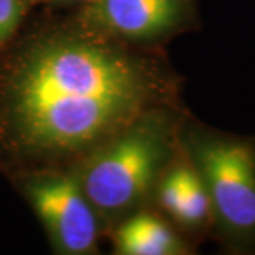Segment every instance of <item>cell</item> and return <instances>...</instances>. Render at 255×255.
<instances>
[{
  "mask_svg": "<svg viewBox=\"0 0 255 255\" xmlns=\"http://www.w3.org/2000/svg\"><path fill=\"white\" fill-rule=\"evenodd\" d=\"M46 1H50V3H55V4H90L95 0H46Z\"/></svg>",
  "mask_w": 255,
  "mask_h": 255,
  "instance_id": "9c48e42d",
  "label": "cell"
},
{
  "mask_svg": "<svg viewBox=\"0 0 255 255\" xmlns=\"http://www.w3.org/2000/svg\"><path fill=\"white\" fill-rule=\"evenodd\" d=\"M124 43L160 48L197 27L196 0H95L74 14Z\"/></svg>",
  "mask_w": 255,
  "mask_h": 255,
  "instance_id": "5b68a950",
  "label": "cell"
},
{
  "mask_svg": "<svg viewBox=\"0 0 255 255\" xmlns=\"http://www.w3.org/2000/svg\"><path fill=\"white\" fill-rule=\"evenodd\" d=\"M187 114L183 102L145 111L71 167L104 234L128 216L152 207L156 184L180 150Z\"/></svg>",
  "mask_w": 255,
  "mask_h": 255,
  "instance_id": "7a4b0ae2",
  "label": "cell"
},
{
  "mask_svg": "<svg viewBox=\"0 0 255 255\" xmlns=\"http://www.w3.org/2000/svg\"><path fill=\"white\" fill-rule=\"evenodd\" d=\"M179 140L209 194L211 236L230 254L255 255V136L210 127L189 112Z\"/></svg>",
  "mask_w": 255,
  "mask_h": 255,
  "instance_id": "3957f363",
  "label": "cell"
},
{
  "mask_svg": "<svg viewBox=\"0 0 255 255\" xmlns=\"http://www.w3.org/2000/svg\"><path fill=\"white\" fill-rule=\"evenodd\" d=\"M27 9V0H0V47L17 33Z\"/></svg>",
  "mask_w": 255,
  "mask_h": 255,
  "instance_id": "ba28073f",
  "label": "cell"
},
{
  "mask_svg": "<svg viewBox=\"0 0 255 255\" xmlns=\"http://www.w3.org/2000/svg\"><path fill=\"white\" fill-rule=\"evenodd\" d=\"M18 182L55 254L100 253L102 226L71 167L20 173Z\"/></svg>",
  "mask_w": 255,
  "mask_h": 255,
  "instance_id": "277c9868",
  "label": "cell"
},
{
  "mask_svg": "<svg viewBox=\"0 0 255 255\" xmlns=\"http://www.w3.org/2000/svg\"><path fill=\"white\" fill-rule=\"evenodd\" d=\"M118 255H190V238L153 207L128 216L108 233Z\"/></svg>",
  "mask_w": 255,
  "mask_h": 255,
  "instance_id": "52a82bcc",
  "label": "cell"
},
{
  "mask_svg": "<svg viewBox=\"0 0 255 255\" xmlns=\"http://www.w3.org/2000/svg\"><path fill=\"white\" fill-rule=\"evenodd\" d=\"M183 80L162 47L74 14L46 21L0 57V155L18 174L74 167L145 111L183 102Z\"/></svg>",
  "mask_w": 255,
  "mask_h": 255,
  "instance_id": "6da1fadb",
  "label": "cell"
},
{
  "mask_svg": "<svg viewBox=\"0 0 255 255\" xmlns=\"http://www.w3.org/2000/svg\"><path fill=\"white\" fill-rule=\"evenodd\" d=\"M152 207L187 238L211 236L209 194L182 149L156 184Z\"/></svg>",
  "mask_w": 255,
  "mask_h": 255,
  "instance_id": "8992f818",
  "label": "cell"
}]
</instances>
